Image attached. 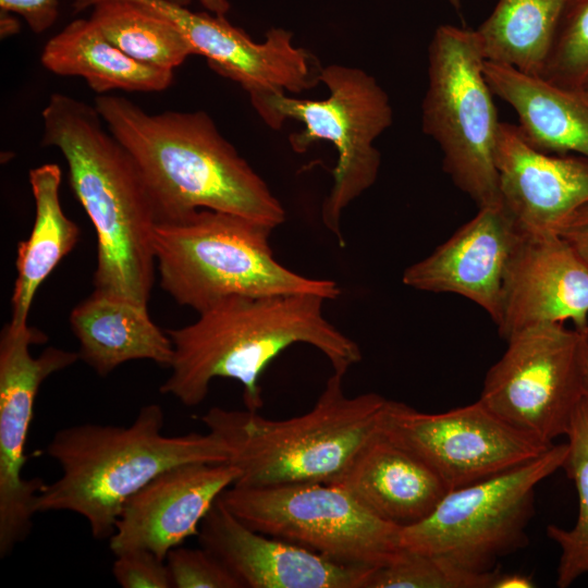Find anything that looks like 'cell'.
I'll return each instance as SVG.
<instances>
[{
    "mask_svg": "<svg viewBox=\"0 0 588 588\" xmlns=\"http://www.w3.org/2000/svg\"><path fill=\"white\" fill-rule=\"evenodd\" d=\"M41 118V145L62 154L70 186L96 231L95 290L148 304L159 216L136 161L103 127L95 106L54 93Z\"/></svg>",
    "mask_w": 588,
    "mask_h": 588,
    "instance_id": "obj_1",
    "label": "cell"
},
{
    "mask_svg": "<svg viewBox=\"0 0 588 588\" xmlns=\"http://www.w3.org/2000/svg\"><path fill=\"white\" fill-rule=\"evenodd\" d=\"M324 301L311 294L233 296L199 313L195 322L166 330L173 358L160 392L196 406L213 379L229 378L242 384L245 408L259 412L262 372L296 343L314 346L345 376L362 351L324 317Z\"/></svg>",
    "mask_w": 588,
    "mask_h": 588,
    "instance_id": "obj_2",
    "label": "cell"
},
{
    "mask_svg": "<svg viewBox=\"0 0 588 588\" xmlns=\"http://www.w3.org/2000/svg\"><path fill=\"white\" fill-rule=\"evenodd\" d=\"M95 107L140 169L159 222L199 209L237 215L271 229L285 221L282 204L207 112L150 114L113 95L97 96Z\"/></svg>",
    "mask_w": 588,
    "mask_h": 588,
    "instance_id": "obj_3",
    "label": "cell"
},
{
    "mask_svg": "<svg viewBox=\"0 0 588 588\" xmlns=\"http://www.w3.org/2000/svg\"><path fill=\"white\" fill-rule=\"evenodd\" d=\"M158 404L142 407L127 426L79 424L58 430L46 454L61 468L35 502L36 513L68 511L84 517L95 539L114 531L125 502L160 473L187 463H226L216 434L162 432Z\"/></svg>",
    "mask_w": 588,
    "mask_h": 588,
    "instance_id": "obj_4",
    "label": "cell"
},
{
    "mask_svg": "<svg viewBox=\"0 0 588 588\" xmlns=\"http://www.w3.org/2000/svg\"><path fill=\"white\" fill-rule=\"evenodd\" d=\"M344 375L332 372L307 413L270 419L259 412L211 407L200 417L228 448L241 475L234 485L265 487L329 483L380 432L387 399L375 392L347 396Z\"/></svg>",
    "mask_w": 588,
    "mask_h": 588,
    "instance_id": "obj_5",
    "label": "cell"
},
{
    "mask_svg": "<svg viewBox=\"0 0 588 588\" xmlns=\"http://www.w3.org/2000/svg\"><path fill=\"white\" fill-rule=\"evenodd\" d=\"M272 230L210 209L159 222L154 250L161 289L197 314L233 296L338 298L341 290L334 281L298 274L275 259L269 244Z\"/></svg>",
    "mask_w": 588,
    "mask_h": 588,
    "instance_id": "obj_6",
    "label": "cell"
},
{
    "mask_svg": "<svg viewBox=\"0 0 588 588\" xmlns=\"http://www.w3.org/2000/svg\"><path fill=\"white\" fill-rule=\"evenodd\" d=\"M319 82L329 90L324 99H298L275 93L253 107L272 130H280L287 119L303 123L302 131L289 136L296 154H305L321 140L334 146L338 159L332 170L333 185L323 200L321 219L344 247L342 213L378 177L381 155L375 140L391 126L393 110L385 90L359 68L327 65L320 71Z\"/></svg>",
    "mask_w": 588,
    "mask_h": 588,
    "instance_id": "obj_7",
    "label": "cell"
},
{
    "mask_svg": "<svg viewBox=\"0 0 588 588\" xmlns=\"http://www.w3.org/2000/svg\"><path fill=\"white\" fill-rule=\"evenodd\" d=\"M475 29L439 26L428 47L421 128L440 147L444 172L477 207L501 204L495 167L500 121Z\"/></svg>",
    "mask_w": 588,
    "mask_h": 588,
    "instance_id": "obj_8",
    "label": "cell"
},
{
    "mask_svg": "<svg viewBox=\"0 0 588 588\" xmlns=\"http://www.w3.org/2000/svg\"><path fill=\"white\" fill-rule=\"evenodd\" d=\"M567 453V443L553 444L526 464L449 490L426 518L401 527V547L475 573L495 569L501 558L528 544L535 489L563 468Z\"/></svg>",
    "mask_w": 588,
    "mask_h": 588,
    "instance_id": "obj_9",
    "label": "cell"
},
{
    "mask_svg": "<svg viewBox=\"0 0 588 588\" xmlns=\"http://www.w3.org/2000/svg\"><path fill=\"white\" fill-rule=\"evenodd\" d=\"M219 499L249 528L338 563L378 567L403 551L401 526L378 518L332 485H233Z\"/></svg>",
    "mask_w": 588,
    "mask_h": 588,
    "instance_id": "obj_10",
    "label": "cell"
},
{
    "mask_svg": "<svg viewBox=\"0 0 588 588\" xmlns=\"http://www.w3.org/2000/svg\"><path fill=\"white\" fill-rule=\"evenodd\" d=\"M479 400L519 431L552 445L588 395V328L548 323L512 335Z\"/></svg>",
    "mask_w": 588,
    "mask_h": 588,
    "instance_id": "obj_11",
    "label": "cell"
},
{
    "mask_svg": "<svg viewBox=\"0 0 588 588\" xmlns=\"http://www.w3.org/2000/svg\"><path fill=\"white\" fill-rule=\"evenodd\" d=\"M380 432L428 464L449 490L518 467L553 445L514 428L479 399L434 414L388 400Z\"/></svg>",
    "mask_w": 588,
    "mask_h": 588,
    "instance_id": "obj_12",
    "label": "cell"
},
{
    "mask_svg": "<svg viewBox=\"0 0 588 588\" xmlns=\"http://www.w3.org/2000/svg\"><path fill=\"white\" fill-rule=\"evenodd\" d=\"M35 327L10 321L0 333V556L29 535L35 502L46 482L23 476L25 448L39 388L51 375L79 359L77 352L46 347L34 357L30 346L47 342Z\"/></svg>",
    "mask_w": 588,
    "mask_h": 588,
    "instance_id": "obj_13",
    "label": "cell"
},
{
    "mask_svg": "<svg viewBox=\"0 0 588 588\" xmlns=\"http://www.w3.org/2000/svg\"><path fill=\"white\" fill-rule=\"evenodd\" d=\"M172 23L209 66L248 94L252 105L275 93L299 94L319 83L321 66L293 34L271 28L262 42L254 41L225 16L193 12L168 0H133Z\"/></svg>",
    "mask_w": 588,
    "mask_h": 588,
    "instance_id": "obj_14",
    "label": "cell"
},
{
    "mask_svg": "<svg viewBox=\"0 0 588 588\" xmlns=\"http://www.w3.org/2000/svg\"><path fill=\"white\" fill-rule=\"evenodd\" d=\"M588 328V266L556 233L522 235L510 258L495 324L507 341L530 327Z\"/></svg>",
    "mask_w": 588,
    "mask_h": 588,
    "instance_id": "obj_15",
    "label": "cell"
},
{
    "mask_svg": "<svg viewBox=\"0 0 588 588\" xmlns=\"http://www.w3.org/2000/svg\"><path fill=\"white\" fill-rule=\"evenodd\" d=\"M241 475L230 463H187L151 479L124 504L109 538L114 555L146 550L161 560L199 526L221 493Z\"/></svg>",
    "mask_w": 588,
    "mask_h": 588,
    "instance_id": "obj_16",
    "label": "cell"
},
{
    "mask_svg": "<svg viewBox=\"0 0 588 588\" xmlns=\"http://www.w3.org/2000/svg\"><path fill=\"white\" fill-rule=\"evenodd\" d=\"M198 538L242 588H365L375 568L338 563L258 532L234 516L219 498L201 520Z\"/></svg>",
    "mask_w": 588,
    "mask_h": 588,
    "instance_id": "obj_17",
    "label": "cell"
},
{
    "mask_svg": "<svg viewBox=\"0 0 588 588\" xmlns=\"http://www.w3.org/2000/svg\"><path fill=\"white\" fill-rule=\"evenodd\" d=\"M520 235L502 204L479 207L430 255L407 267L402 281L418 291L463 296L495 322L505 271Z\"/></svg>",
    "mask_w": 588,
    "mask_h": 588,
    "instance_id": "obj_18",
    "label": "cell"
},
{
    "mask_svg": "<svg viewBox=\"0 0 588 588\" xmlns=\"http://www.w3.org/2000/svg\"><path fill=\"white\" fill-rule=\"evenodd\" d=\"M501 204L519 229L556 233L588 203V158L531 146L518 126L501 122L495 144Z\"/></svg>",
    "mask_w": 588,
    "mask_h": 588,
    "instance_id": "obj_19",
    "label": "cell"
},
{
    "mask_svg": "<svg viewBox=\"0 0 588 588\" xmlns=\"http://www.w3.org/2000/svg\"><path fill=\"white\" fill-rule=\"evenodd\" d=\"M328 485L346 491L378 518L401 527L426 518L449 491L428 464L381 432Z\"/></svg>",
    "mask_w": 588,
    "mask_h": 588,
    "instance_id": "obj_20",
    "label": "cell"
},
{
    "mask_svg": "<svg viewBox=\"0 0 588 588\" xmlns=\"http://www.w3.org/2000/svg\"><path fill=\"white\" fill-rule=\"evenodd\" d=\"M70 324L79 359L100 377L131 360L167 368L172 363V341L151 320L147 304L94 290L72 309Z\"/></svg>",
    "mask_w": 588,
    "mask_h": 588,
    "instance_id": "obj_21",
    "label": "cell"
},
{
    "mask_svg": "<svg viewBox=\"0 0 588 588\" xmlns=\"http://www.w3.org/2000/svg\"><path fill=\"white\" fill-rule=\"evenodd\" d=\"M483 71L494 96L516 112L531 146L588 158V105L578 91L504 64L485 61Z\"/></svg>",
    "mask_w": 588,
    "mask_h": 588,
    "instance_id": "obj_22",
    "label": "cell"
},
{
    "mask_svg": "<svg viewBox=\"0 0 588 588\" xmlns=\"http://www.w3.org/2000/svg\"><path fill=\"white\" fill-rule=\"evenodd\" d=\"M45 69L79 76L97 94L115 89L159 93L173 82V71L142 63L110 42L88 19H77L51 37L40 54Z\"/></svg>",
    "mask_w": 588,
    "mask_h": 588,
    "instance_id": "obj_23",
    "label": "cell"
},
{
    "mask_svg": "<svg viewBox=\"0 0 588 588\" xmlns=\"http://www.w3.org/2000/svg\"><path fill=\"white\" fill-rule=\"evenodd\" d=\"M61 168L45 163L28 172L35 200V220L27 240L21 241L16 254V279L12 293L14 326L27 324L36 291L58 264L72 252L79 228L62 210L60 201Z\"/></svg>",
    "mask_w": 588,
    "mask_h": 588,
    "instance_id": "obj_24",
    "label": "cell"
},
{
    "mask_svg": "<svg viewBox=\"0 0 588 588\" xmlns=\"http://www.w3.org/2000/svg\"><path fill=\"white\" fill-rule=\"evenodd\" d=\"M573 0H499L475 29L487 62L542 76Z\"/></svg>",
    "mask_w": 588,
    "mask_h": 588,
    "instance_id": "obj_25",
    "label": "cell"
},
{
    "mask_svg": "<svg viewBox=\"0 0 588 588\" xmlns=\"http://www.w3.org/2000/svg\"><path fill=\"white\" fill-rule=\"evenodd\" d=\"M91 8L89 20L128 57L174 70L195 51L179 29L133 0H74V11Z\"/></svg>",
    "mask_w": 588,
    "mask_h": 588,
    "instance_id": "obj_26",
    "label": "cell"
},
{
    "mask_svg": "<svg viewBox=\"0 0 588 588\" xmlns=\"http://www.w3.org/2000/svg\"><path fill=\"white\" fill-rule=\"evenodd\" d=\"M568 453L563 465L574 481L578 494V516L575 525L565 529L547 527L548 537L561 549L556 586L567 588L588 573V395L578 405L569 429Z\"/></svg>",
    "mask_w": 588,
    "mask_h": 588,
    "instance_id": "obj_27",
    "label": "cell"
},
{
    "mask_svg": "<svg viewBox=\"0 0 588 588\" xmlns=\"http://www.w3.org/2000/svg\"><path fill=\"white\" fill-rule=\"evenodd\" d=\"M498 572L475 573L446 558L403 549L371 571L365 588H490Z\"/></svg>",
    "mask_w": 588,
    "mask_h": 588,
    "instance_id": "obj_28",
    "label": "cell"
},
{
    "mask_svg": "<svg viewBox=\"0 0 588 588\" xmlns=\"http://www.w3.org/2000/svg\"><path fill=\"white\" fill-rule=\"evenodd\" d=\"M542 76L572 90H578L587 79L588 0H573Z\"/></svg>",
    "mask_w": 588,
    "mask_h": 588,
    "instance_id": "obj_29",
    "label": "cell"
},
{
    "mask_svg": "<svg viewBox=\"0 0 588 588\" xmlns=\"http://www.w3.org/2000/svg\"><path fill=\"white\" fill-rule=\"evenodd\" d=\"M166 563L174 588H242L220 559L204 547L173 548Z\"/></svg>",
    "mask_w": 588,
    "mask_h": 588,
    "instance_id": "obj_30",
    "label": "cell"
},
{
    "mask_svg": "<svg viewBox=\"0 0 588 588\" xmlns=\"http://www.w3.org/2000/svg\"><path fill=\"white\" fill-rule=\"evenodd\" d=\"M112 573L123 588H170L166 560L146 550H132L115 555Z\"/></svg>",
    "mask_w": 588,
    "mask_h": 588,
    "instance_id": "obj_31",
    "label": "cell"
},
{
    "mask_svg": "<svg viewBox=\"0 0 588 588\" xmlns=\"http://www.w3.org/2000/svg\"><path fill=\"white\" fill-rule=\"evenodd\" d=\"M60 0H0V9L19 14L36 34L50 28L58 19Z\"/></svg>",
    "mask_w": 588,
    "mask_h": 588,
    "instance_id": "obj_32",
    "label": "cell"
},
{
    "mask_svg": "<svg viewBox=\"0 0 588 588\" xmlns=\"http://www.w3.org/2000/svg\"><path fill=\"white\" fill-rule=\"evenodd\" d=\"M563 237L588 266V203L576 210L560 228Z\"/></svg>",
    "mask_w": 588,
    "mask_h": 588,
    "instance_id": "obj_33",
    "label": "cell"
},
{
    "mask_svg": "<svg viewBox=\"0 0 588 588\" xmlns=\"http://www.w3.org/2000/svg\"><path fill=\"white\" fill-rule=\"evenodd\" d=\"M535 586V581L529 575L498 572L490 588H534Z\"/></svg>",
    "mask_w": 588,
    "mask_h": 588,
    "instance_id": "obj_34",
    "label": "cell"
},
{
    "mask_svg": "<svg viewBox=\"0 0 588 588\" xmlns=\"http://www.w3.org/2000/svg\"><path fill=\"white\" fill-rule=\"evenodd\" d=\"M181 7H187L192 0H168ZM209 12L218 16H225L230 10L229 0H198Z\"/></svg>",
    "mask_w": 588,
    "mask_h": 588,
    "instance_id": "obj_35",
    "label": "cell"
},
{
    "mask_svg": "<svg viewBox=\"0 0 588 588\" xmlns=\"http://www.w3.org/2000/svg\"><path fill=\"white\" fill-rule=\"evenodd\" d=\"M13 13L1 10L0 13V35L1 38H7L11 35H14L19 32L20 25L17 21L13 17Z\"/></svg>",
    "mask_w": 588,
    "mask_h": 588,
    "instance_id": "obj_36",
    "label": "cell"
},
{
    "mask_svg": "<svg viewBox=\"0 0 588 588\" xmlns=\"http://www.w3.org/2000/svg\"><path fill=\"white\" fill-rule=\"evenodd\" d=\"M579 93V95L581 96V98L585 100V102L588 105V77L587 79L584 82V84L580 86V88L578 90H576Z\"/></svg>",
    "mask_w": 588,
    "mask_h": 588,
    "instance_id": "obj_37",
    "label": "cell"
},
{
    "mask_svg": "<svg viewBox=\"0 0 588 588\" xmlns=\"http://www.w3.org/2000/svg\"><path fill=\"white\" fill-rule=\"evenodd\" d=\"M446 1L450 5H452L455 10H460L461 7H462V2L461 0H444Z\"/></svg>",
    "mask_w": 588,
    "mask_h": 588,
    "instance_id": "obj_38",
    "label": "cell"
}]
</instances>
